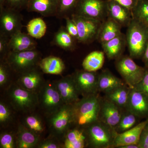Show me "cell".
Wrapping results in <instances>:
<instances>
[{"instance_id": "1", "label": "cell", "mask_w": 148, "mask_h": 148, "mask_svg": "<svg viewBox=\"0 0 148 148\" xmlns=\"http://www.w3.org/2000/svg\"><path fill=\"white\" fill-rule=\"evenodd\" d=\"M101 99L97 93L82 97L73 104V125L84 129L98 120Z\"/></svg>"}, {"instance_id": "2", "label": "cell", "mask_w": 148, "mask_h": 148, "mask_svg": "<svg viewBox=\"0 0 148 148\" xmlns=\"http://www.w3.org/2000/svg\"><path fill=\"white\" fill-rule=\"evenodd\" d=\"M84 129L86 135V147L114 148L117 132L113 127L98 120Z\"/></svg>"}, {"instance_id": "3", "label": "cell", "mask_w": 148, "mask_h": 148, "mask_svg": "<svg viewBox=\"0 0 148 148\" xmlns=\"http://www.w3.org/2000/svg\"><path fill=\"white\" fill-rule=\"evenodd\" d=\"M125 40L132 58L143 57L148 41V29L132 18L127 26Z\"/></svg>"}, {"instance_id": "4", "label": "cell", "mask_w": 148, "mask_h": 148, "mask_svg": "<svg viewBox=\"0 0 148 148\" xmlns=\"http://www.w3.org/2000/svg\"><path fill=\"white\" fill-rule=\"evenodd\" d=\"M7 95L11 106L18 112H32L38 105V93L24 89L16 84L10 86Z\"/></svg>"}, {"instance_id": "5", "label": "cell", "mask_w": 148, "mask_h": 148, "mask_svg": "<svg viewBox=\"0 0 148 148\" xmlns=\"http://www.w3.org/2000/svg\"><path fill=\"white\" fill-rule=\"evenodd\" d=\"M40 53L36 49L26 51H10L5 59L12 71L21 74L37 67L40 61Z\"/></svg>"}, {"instance_id": "6", "label": "cell", "mask_w": 148, "mask_h": 148, "mask_svg": "<svg viewBox=\"0 0 148 148\" xmlns=\"http://www.w3.org/2000/svg\"><path fill=\"white\" fill-rule=\"evenodd\" d=\"M49 126L52 136L63 140L73 125V105L64 104L48 117Z\"/></svg>"}, {"instance_id": "7", "label": "cell", "mask_w": 148, "mask_h": 148, "mask_svg": "<svg viewBox=\"0 0 148 148\" xmlns=\"http://www.w3.org/2000/svg\"><path fill=\"white\" fill-rule=\"evenodd\" d=\"M38 95V106L48 117L64 104L53 82H45Z\"/></svg>"}, {"instance_id": "8", "label": "cell", "mask_w": 148, "mask_h": 148, "mask_svg": "<svg viewBox=\"0 0 148 148\" xmlns=\"http://www.w3.org/2000/svg\"><path fill=\"white\" fill-rule=\"evenodd\" d=\"M116 67L123 81L130 88L142 81L145 72V68L137 65L130 56L120 58L116 63Z\"/></svg>"}, {"instance_id": "9", "label": "cell", "mask_w": 148, "mask_h": 148, "mask_svg": "<svg viewBox=\"0 0 148 148\" xmlns=\"http://www.w3.org/2000/svg\"><path fill=\"white\" fill-rule=\"evenodd\" d=\"M71 16L76 24L79 42L88 43L97 38L102 21L75 14Z\"/></svg>"}, {"instance_id": "10", "label": "cell", "mask_w": 148, "mask_h": 148, "mask_svg": "<svg viewBox=\"0 0 148 148\" xmlns=\"http://www.w3.org/2000/svg\"><path fill=\"white\" fill-rule=\"evenodd\" d=\"M73 14L103 21L108 15L106 1L79 0Z\"/></svg>"}, {"instance_id": "11", "label": "cell", "mask_w": 148, "mask_h": 148, "mask_svg": "<svg viewBox=\"0 0 148 148\" xmlns=\"http://www.w3.org/2000/svg\"><path fill=\"white\" fill-rule=\"evenodd\" d=\"M23 18L19 11L4 6L0 9V34L10 38L21 31Z\"/></svg>"}, {"instance_id": "12", "label": "cell", "mask_w": 148, "mask_h": 148, "mask_svg": "<svg viewBox=\"0 0 148 148\" xmlns=\"http://www.w3.org/2000/svg\"><path fill=\"white\" fill-rule=\"evenodd\" d=\"M80 95L86 97L98 93L99 74L85 70L77 71L72 74Z\"/></svg>"}, {"instance_id": "13", "label": "cell", "mask_w": 148, "mask_h": 148, "mask_svg": "<svg viewBox=\"0 0 148 148\" xmlns=\"http://www.w3.org/2000/svg\"><path fill=\"white\" fill-rule=\"evenodd\" d=\"M53 82L64 104L73 105L80 99V95L72 75L66 76Z\"/></svg>"}, {"instance_id": "14", "label": "cell", "mask_w": 148, "mask_h": 148, "mask_svg": "<svg viewBox=\"0 0 148 148\" xmlns=\"http://www.w3.org/2000/svg\"><path fill=\"white\" fill-rule=\"evenodd\" d=\"M123 110L105 97L101 98L98 120L114 128L119 122Z\"/></svg>"}, {"instance_id": "15", "label": "cell", "mask_w": 148, "mask_h": 148, "mask_svg": "<svg viewBox=\"0 0 148 148\" xmlns=\"http://www.w3.org/2000/svg\"><path fill=\"white\" fill-rule=\"evenodd\" d=\"M125 109L132 112L140 118H148V98L143 92L131 88Z\"/></svg>"}, {"instance_id": "16", "label": "cell", "mask_w": 148, "mask_h": 148, "mask_svg": "<svg viewBox=\"0 0 148 148\" xmlns=\"http://www.w3.org/2000/svg\"><path fill=\"white\" fill-rule=\"evenodd\" d=\"M38 68L20 74L16 84L24 89L38 93L45 82Z\"/></svg>"}, {"instance_id": "17", "label": "cell", "mask_w": 148, "mask_h": 148, "mask_svg": "<svg viewBox=\"0 0 148 148\" xmlns=\"http://www.w3.org/2000/svg\"><path fill=\"white\" fill-rule=\"evenodd\" d=\"M107 14L121 26H127L132 19V11L113 0L106 1Z\"/></svg>"}, {"instance_id": "18", "label": "cell", "mask_w": 148, "mask_h": 148, "mask_svg": "<svg viewBox=\"0 0 148 148\" xmlns=\"http://www.w3.org/2000/svg\"><path fill=\"white\" fill-rule=\"evenodd\" d=\"M148 123V118H147L131 129L123 133H117L114 143V148H119L125 145H138L141 133Z\"/></svg>"}, {"instance_id": "19", "label": "cell", "mask_w": 148, "mask_h": 148, "mask_svg": "<svg viewBox=\"0 0 148 148\" xmlns=\"http://www.w3.org/2000/svg\"><path fill=\"white\" fill-rule=\"evenodd\" d=\"M8 44L10 51L18 52L36 49L37 43L28 34L19 31L11 36Z\"/></svg>"}, {"instance_id": "20", "label": "cell", "mask_w": 148, "mask_h": 148, "mask_svg": "<svg viewBox=\"0 0 148 148\" xmlns=\"http://www.w3.org/2000/svg\"><path fill=\"white\" fill-rule=\"evenodd\" d=\"M57 0H29L26 9L29 12H36L42 16H56Z\"/></svg>"}, {"instance_id": "21", "label": "cell", "mask_w": 148, "mask_h": 148, "mask_svg": "<svg viewBox=\"0 0 148 148\" xmlns=\"http://www.w3.org/2000/svg\"><path fill=\"white\" fill-rule=\"evenodd\" d=\"M63 148H83L86 147V138L84 129L75 127L70 128L63 138Z\"/></svg>"}, {"instance_id": "22", "label": "cell", "mask_w": 148, "mask_h": 148, "mask_svg": "<svg viewBox=\"0 0 148 148\" xmlns=\"http://www.w3.org/2000/svg\"><path fill=\"white\" fill-rule=\"evenodd\" d=\"M16 140L17 148H34L40 142V136L21 124L18 125Z\"/></svg>"}, {"instance_id": "23", "label": "cell", "mask_w": 148, "mask_h": 148, "mask_svg": "<svg viewBox=\"0 0 148 148\" xmlns=\"http://www.w3.org/2000/svg\"><path fill=\"white\" fill-rule=\"evenodd\" d=\"M121 26L110 17L103 21L97 38L101 44L110 40L122 34Z\"/></svg>"}, {"instance_id": "24", "label": "cell", "mask_w": 148, "mask_h": 148, "mask_svg": "<svg viewBox=\"0 0 148 148\" xmlns=\"http://www.w3.org/2000/svg\"><path fill=\"white\" fill-rule=\"evenodd\" d=\"M124 84L125 83L124 81L117 77L110 71L105 70L98 75V92L106 94Z\"/></svg>"}, {"instance_id": "25", "label": "cell", "mask_w": 148, "mask_h": 148, "mask_svg": "<svg viewBox=\"0 0 148 148\" xmlns=\"http://www.w3.org/2000/svg\"><path fill=\"white\" fill-rule=\"evenodd\" d=\"M38 66L43 73L50 75H61L65 69L63 60L52 56L41 59Z\"/></svg>"}, {"instance_id": "26", "label": "cell", "mask_w": 148, "mask_h": 148, "mask_svg": "<svg viewBox=\"0 0 148 148\" xmlns=\"http://www.w3.org/2000/svg\"><path fill=\"white\" fill-rule=\"evenodd\" d=\"M130 90L131 88L124 84L105 94V97L124 110L127 106Z\"/></svg>"}, {"instance_id": "27", "label": "cell", "mask_w": 148, "mask_h": 148, "mask_svg": "<svg viewBox=\"0 0 148 148\" xmlns=\"http://www.w3.org/2000/svg\"><path fill=\"white\" fill-rule=\"evenodd\" d=\"M105 62V53L100 51H92L84 58L82 62L84 70L96 72L103 67Z\"/></svg>"}, {"instance_id": "28", "label": "cell", "mask_w": 148, "mask_h": 148, "mask_svg": "<svg viewBox=\"0 0 148 148\" xmlns=\"http://www.w3.org/2000/svg\"><path fill=\"white\" fill-rule=\"evenodd\" d=\"M125 40L122 34L107 42L102 44L104 52L110 59L117 58L124 46Z\"/></svg>"}, {"instance_id": "29", "label": "cell", "mask_w": 148, "mask_h": 148, "mask_svg": "<svg viewBox=\"0 0 148 148\" xmlns=\"http://www.w3.org/2000/svg\"><path fill=\"white\" fill-rule=\"evenodd\" d=\"M140 119L132 112L124 109L118 124L115 127V130L118 133H123L138 124Z\"/></svg>"}, {"instance_id": "30", "label": "cell", "mask_w": 148, "mask_h": 148, "mask_svg": "<svg viewBox=\"0 0 148 148\" xmlns=\"http://www.w3.org/2000/svg\"><path fill=\"white\" fill-rule=\"evenodd\" d=\"M74 38L65 27H62L56 33L53 42L55 45L66 50H71L74 47Z\"/></svg>"}, {"instance_id": "31", "label": "cell", "mask_w": 148, "mask_h": 148, "mask_svg": "<svg viewBox=\"0 0 148 148\" xmlns=\"http://www.w3.org/2000/svg\"><path fill=\"white\" fill-rule=\"evenodd\" d=\"M26 28L28 34L34 39H38L45 35L47 27L42 18L38 17L30 20Z\"/></svg>"}, {"instance_id": "32", "label": "cell", "mask_w": 148, "mask_h": 148, "mask_svg": "<svg viewBox=\"0 0 148 148\" xmlns=\"http://www.w3.org/2000/svg\"><path fill=\"white\" fill-rule=\"evenodd\" d=\"M132 13L133 19L148 29V0H138Z\"/></svg>"}, {"instance_id": "33", "label": "cell", "mask_w": 148, "mask_h": 148, "mask_svg": "<svg viewBox=\"0 0 148 148\" xmlns=\"http://www.w3.org/2000/svg\"><path fill=\"white\" fill-rule=\"evenodd\" d=\"M22 125L31 131L40 136L44 131L45 127L42 120L34 114H29L23 119Z\"/></svg>"}, {"instance_id": "34", "label": "cell", "mask_w": 148, "mask_h": 148, "mask_svg": "<svg viewBox=\"0 0 148 148\" xmlns=\"http://www.w3.org/2000/svg\"><path fill=\"white\" fill-rule=\"evenodd\" d=\"M57 1L56 16L59 18H65L66 16H70V14L71 16L79 0H57Z\"/></svg>"}, {"instance_id": "35", "label": "cell", "mask_w": 148, "mask_h": 148, "mask_svg": "<svg viewBox=\"0 0 148 148\" xmlns=\"http://www.w3.org/2000/svg\"><path fill=\"white\" fill-rule=\"evenodd\" d=\"M12 113L8 105L1 101L0 102V123L2 126H7L12 121Z\"/></svg>"}, {"instance_id": "36", "label": "cell", "mask_w": 148, "mask_h": 148, "mask_svg": "<svg viewBox=\"0 0 148 148\" xmlns=\"http://www.w3.org/2000/svg\"><path fill=\"white\" fill-rule=\"evenodd\" d=\"M10 67L5 60H1L0 64V86L3 87L8 83L10 78Z\"/></svg>"}, {"instance_id": "37", "label": "cell", "mask_w": 148, "mask_h": 148, "mask_svg": "<svg viewBox=\"0 0 148 148\" xmlns=\"http://www.w3.org/2000/svg\"><path fill=\"white\" fill-rule=\"evenodd\" d=\"M0 147L14 148L16 147V137L8 132L1 133L0 136Z\"/></svg>"}, {"instance_id": "38", "label": "cell", "mask_w": 148, "mask_h": 148, "mask_svg": "<svg viewBox=\"0 0 148 148\" xmlns=\"http://www.w3.org/2000/svg\"><path fill=\"white\" fill-rule=\"evenodd\" d=\"M37 147L39 148H59L63 147V145L59 143L58 139L52 136V138L40 141Z\"/></svg>"}, {"instance_id": "39", "label": "cell", "mask_w": 148, "mask_h": 148, "mask_svg": "<svg viewBox=\"0 0 148 148\" xmlns=\"http://www.w3.org/2000/svg\"><path fill=\"white\" fill-rule=\"evenodd\" d=\"M10 38L0 34V56L1 60L5 59L9 52L10 51L9 47Z\"/></svg>"}, {"instance_id": "40", "label": "cell", "mask_w": 148, "mask_h": 148, "mask_svg": "<svg viewBox=\"0 0 148 148\" xmlns=\"http://www.w3.org/2000/svg\"><path fill=\"white\" fill-rule=\"evenodd\" d=\"M29 0H5L4 6L19 11L26 8Z\"/></svg>"}, {"instance_id": "41", "label": "cell", "mask_w": 148, "mask_h": 148, "mask_svg": "<svg viewBox=\"0 0 148 148\" xmlns=\"http://www.w3.org/2000/svg\"><path fill=\"white\" fill-rule=\"evenodd\" d=\"M64 18H65L66 21V30L74 38L77 40V28L75 21L71 16H66Z\"/></svg>"}, {"instance_id": "42", "label": "cell", "mask_w": 148, "mask_h": 148, "mask_svg": "<svg viewBox=\"0 0 148 148\" xmlns=\"http://www.w3.org/2000/svg\"><path fill=\"white\" fill-rule=\"evenodd\" d=\"M133 88L143 92L148 98V67L145 68V72L143 79Z\"/></svg>"}, {"instance_id": "43", "label": "cell", "mask_w": 148, "mask_h": 148, "mask_svg": "<svg viewBox=\"0 0 148 148\" xmlns=\"http://www.w3.org/2000/svg\"><path fill=\"white\" fill-rule=\"evenodd\" d=\"M138 145L139 148H148V127L147 125L141 133Z\"/></svg>"}, {"instance_id": "44", "label": "cell", "mask_w": 148, "mask_h": 148, "mask_svg": "<svg viewBox=\"0 0 148 148\" xmlns=\"http://www.w3.org/2000/svg\"><path fill=\"white\" fill-rule=\"evenodd\" d=\"M132 11L135 8L138 0H113Z\"/></svg>"}, {"instance_id": "45", "label": "cell", "mask_w": 148, "mask_h": 148, "mask_svg": "<svg viewBox=\"0 0 148 148\" xmlns=\"http://www.w3.org/2000/svg\"><path fill=\"white\" fill-rule=\"evenodd\" d=\"M143 61L147 67H148V41L143 56Z\"/></svg>"}, {"instance_id": "46", "label": "cell", "mask_w": 148, "mask_h": 148, "mask_svg": "<svg viewBox=\"0 0 148 148\" xmlns=\"http://www.w3.org/2000/svg\"><path fill=\"white\" fill-rule=\"evenodd\" d=\"M118 148H139L138 145H128L121 146Z\"/></svg>"}, {"instance_id": "47", "label": "cell", "mask_w": 148, "mask_h": 148, "mask_svg": "<svg viewBox=\"0 0 148 148\" xmlns=\"http://www.w3.org/2000/svg\"><path fill=\"white\" fill-rule=\"evenodd\" d=\"M5 0H0V9H1L4 6Z\"/></svg>"}, {"instance_id": "48", "label": "cell", "mask_w": 148, "mask_h": 148, "mask_svg": "<svg viewBox=\"0 0 148 148\" xmlns=\"http://www.w3.org/2000/svg\"><path fill=\"white\" fill-rule=\"evenodd\" d=\"M147 126L148 127V123H147Z\"/></svg>"}]
</instances>
